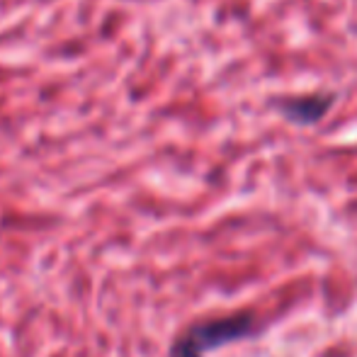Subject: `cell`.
<instances>
[{
    "instance_id": "obj_1",
    "label": "cell",
    "mask_w": 357,
    "mask_h": 357,
    "mask_svg": "<svg viewBox=\"0 0 357 357\" xmlns=\"http://www.w3.org/2000/svg\"><path fill=\"white\" fill-rule=\"evenodd\" d=\"M253 319L248 314L229 316V319H214L197 324L173 345V357H202L214 348L241 340L250 333Z\"/></svg>"
},
{
    "instance_id": "obj_2",
    "label": "cell",
    "mask_w": 357,
    "mask_h": 357,
    "mask_svg": "<svg viewBox=\"0 0 357 357\" xmlns=\"http://www.w3.org/2000/svg\"><path fill=\"white\" fill-rule=\"evenodd\" d=\"M338 102L335 93H311V95H284L273 98L270 105L294 127H314Z\"/></svg>"
}]
</instances>
